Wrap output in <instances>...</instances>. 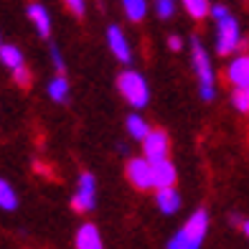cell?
I'll use <instances>...</instances> for the list:
<instances>
[{"label": "cell", "mask_w": 249, "mask_h": 249, "mask_svg": "<svg viewBox=\"0 0 249 249\" xmlns=\"http://www.w3.org/2000/svg\"><path fill=\"white\" fill-rule=\"evenodd\" d=\"M209 231V213L198 209L188 216V221L171 236L168 249H201L203 236Z\"/></svg>", "instance_id": "obj_1"}, {"label": "cell", "mask_w": 249, "mask_h": 249, "mask_svg": "<svg viewBox=\"0 0 249 249\" xmlns=\"http://www.w3.org/2000/svg\"><path fill=\"white\" fill-rule=\"evenodd\" d=\"M117 89L124 97V102L132 105V107H145L148 99H150V87H148V82H145V76L132 71V69L122 71L117 76Z\"/></svg>", "instance_id": "obj_2"}, {"label": "cell", "mask_w": 249, "mask_h": 249, "mask_svg": "<svg viewBox=\"0 0 249 249\" xmlns=\"http://www.w3.org/2000/svg\"><path fill=\"white\" fill-rule=\"evenodd\" d=\"M242 46V31H239V23L236 18L229 16L216 23V51L221 56H229L231 51H236Z\"/></svg>", "instance_id": "obj_3"}, {"label": "cell", "mask_w": 249, "mask_h": 249, "mask_svg": "<svg viewBox=\"0 0 249 249\" xmlns=\"http://www.w3.org/2000/svg\"><path fill=\"white\" fill-rule=\"evenodd\" d=\"M97 203V180L92 173H82L79 176V186H76V194L71 196V206L79 213H87L92 211Z\"/></svg>", "instance_id": "obj_4"}, {"label": "cell", "mask_w": 249, "mask_h": 249, "mask_svg": "<svg viewBox=\"0 0 249 249\" xmlns=\"http://www.w3.org/2000/svg\"><path fill=\"white\" fill-rule=\"evenodd\" d=\"M191 64H194V69L198 74L201 87H213L211 59H209V53H206V49H203V43L198 38H191Z\"/></svg>", "instance_id": "obj_5"}, {"label": "cell", "mask_w": 249, "mask_h": 249, "mask_svg": "<svg viewBox=\"0 0 249 249\" xmlns=\"http://www.w3.org/2000/svg\"><path fill=\"white\" fill-rule=\"evenodd\" d=\"M168 148H171V140L163 130H150V135L142 140V150H145V160L148 163H158L168 158Z\"/></svg>", "instance_id": "obj_6"}, {"label": "cell", "mask_w": 249, "mask_h": 249, "mask_svg": "<svg viewBox=\"0 0 249 249\" xmlns=\"http://www.w3.org/2000/svg\"><path fill=\"white\" fill-rule=\"evenodd\" d=\"M127 178L135 188L140 191H150L153 188V168L145 158H132L127 163Z\"/></svg>", "instance_id": "obj_7"}, {"label": "cell", "mask_w": 249, "mask_h": 249, "mask_svg": "<svg viewBox=\"0 0 249 249\" xmlns=\"http://www.w3.org/2000/svg\"><path fill=\"white\" fill-rule=\"evenodd\" d=\"M226 79H229V84H234L236 89L249 87V53L234 56L231 64L226 66Z\"/></svg>", "instance_id": "obj_8"}, {"label": "cell", "mask_w": 249, "mask_h": 249, "mask_svg": "<svg viewBox=\"0 0 249 249\" xmlns=\"http://www.w3.org/2000/svg\"><path fill=\"white\" fill-rule=\"evenodd\" d=\"M107 43H109V51L115 53V59L122 64H130L132 59V51H130V41L124 38V33L120 26H109L107 28Z\"/></svg>", "instance_id": "obj_9"}, {"label": "cell", "mask_w": 249, "mask_h": 249, "mask_svg": "<svg viewBox=\"0 0 249 249\" xmlns=\"http://www.w3.org/2000/svg\"><path fill=\"white\" fill-rule=\"evenodd\" d=\"M74 247L76 249H105V244H102V234L94 224H82L76 229V236H74Z\"/></svg>", "instance_id": "obj_10"}, {"label": "cell", "mask_w": 249, "mask_h": 249, "mask_svg": "<svg viewBox=\"0 0 249 249\" xmlns=\"http://www.w3.org/2000/svg\"><path fill=\"white\" fill-rule=\"evenodd\" d=\"M150 168H153V188H173V183H176V168H173V163L168 160H158V163H150Z\"/></svg>", "instance_id": "obj_11"}, {"label": "cell", "mask_w": 249, "mask_h": 249, "mask_svg": "<svg viewBox=\"0 0 249 249\" xmlns=\"http://www.w3.org/2000/svg\"><path fill=\"white\" fill-rule=\"evenodd\" d=\"M28 18L33 20V26H36V31L41 33L43 38H49L51 33V18H49V10L43 8L41 3H31L28 5Z\"/></svg>", "instance_id": "obj_12"}, {"label": "cell", "mask_w": 249, "mask_h": 249, "mask_svg": "<svg viewBox=\"0 0 249 249\" xmlns=\"http://www.w3.org/2000/svg\"><path fill=\"white\" fill-rule=\"evenodd\" d=\"M155 203L160 206L163 213H176L180 209V194L176 188H160L155 194Z\"/></svg>", "instance_id": "obj_13"}, {"label": "cell", "mask_w": 249, "mask_h": 249, "mask_svg": "<svg viewBox=\"0 0 249 249\" xmlns=\"http://www.w3.org/2000/svg\"><path fill=\"white\" fill-rule=\"evenodd\" d=\"M49 97H51L53 102H59V105L69 99V79H66L64 74L53 76L51 82H49Z\"/></svg>", "instance_id": "obj_14"}, {"label": "cell", "mask_w": 249, "mask_h": 249, "mask_svg": "<svg viewBox=\"0 0 249 249\" xmlns=\"http://www.w3.org/2000/svg\"><path fill=\"white\" fill-rule=\"evenodd\" d=\"M0 61L13 71L18 66H23V53H20V49L10 46V43H3V46H0Z\"/></svg>", "instance_id": "obj_15"}, {"label": "cell", "mask_w": 249, "mask_h": 249, "mask_svg": "<svg viewBox=\"0 0 249 249\" xmlns=\"http://www.w3.org/2000/svg\"><path fill=\"white\" fill-rule=\"evenodd\" d=\"M127 132H130V138H135V140H145L150 135V124L145 122L140 115H130L127 117Z\"/></svg>", "instance_id": "obj_16"}, {"label": "cell", "mask_w": 249, "mask_h": 249, "mask_svg": "<svg viewBox=\"0 0 249 249\" xmlns=\"http://www.w3.org/2000/svg\"><path fill=\"white\" fill-rule=\"evenodd\" d=\"M122 5H124V13H127V18L132 23H140L145 18V13H148V0H122Z\"/></svg>", "instance_id": "obj_17"}, {"label": "cell", "mask_w": 249, "mask_h": 249, "mask_svg": "<svg viewBox=\"0 0 249 249\" xmlns=\"http://www.w3.org/2000/svg\"><path fill=\"white\" fill-rule=\"evenodd\" d=\"M183 8H186V13L191 18H196V20L206 18L211 13V3H209V0H183Z\"/></svg>", "instance_id": "obj_18"}, {"label": "cell", "mask_w": 249, "mask_h": 249, "mask_svg": "<svg viewBox=\"0 0 249 249\" xmlns=\"http://www.w3.org/2000/svg\"><path fill=\"white\" fill-rule=\"evenodd\" d=\"M18 206V196H16V191L13 186L8 183V180L0 178V209H5V211H13Z\"/></svg>", "instance_id": "obj_19"}, {"label": "cell", "mask_w": 249, "mask_h": 249, "mask_svg": "<svg viewBox=\"0 0 249 249\" xmlns=\"http://www.w3.org/2000/svg\"><path fill=\"white\" fill-rule=\"evenodd\" d=\"M231 105L239 109V112H249V87L247 89H234Z\"/></svg>", "instance_id": "obj_20"}, {"label": "cell", "mask_w": 249, "mask_h": 249, "mask_svg": "<svg viewBox=\"0 0 249 249\" xmlns=\"http://www.w3.org/2000/svg\"><path fill=\"white\" fill-rule=\"evenodd\" d=\"M13 82H16L18 87H23V89L31 87V71H28V66H26V64H23V66H18V69H13Z\"/></svg>", "instance_id": "obj_21"}, {"label": "cell", "mask_w": 249, "mask_h": 249, "mask_svg": "<svg viewBox=\"0 0 249 249\" xmlns=\"http://www.w3.org/2000/svg\"><path fill=\"white\" fill-rule=\"evenodd\" d=\"M176 10V0H155V13L160 18H171Z\"/></svg>", "instance_id": "obj_22"}, {"label": "cell", "mask_w": 249, "mask_h": 249, "mask_svg": "<svg viewBox=\"0 0 249 249\" xmlns=\"http://www.w3.org/2000/svg\"><path fill=\"white\" fill-rule=\"evenodd\" d=\"M64 3H66V8H69L71 16H76V18L84 16V10H87V3H84V0H64Z\"/></svg>", "instance_id": "obj_23"}, {"label": "cell", "mask_w": 249, "mask_h": 249, "mask_svg": "<svg viewBox=\"0 0 249 249\" xmlns=\"http://www.w3.org/2000/svg\"><path fill=\"white\" fill-rule=\"evenodd\" d=\"M229 16L231 13H229V8H226V5H211V18L216 20V23L224 20V18H229Z\"/></svg>", "instance_id": "obj_24"}, {"label": "cell", "mask_w": 249, "mask_h": 249, "mask_svg": "<svg viewBox=\"0 0 249 249\" xmlns=\"http://www.w3.org/2000/svg\"><path fill=\"white\" fill-rule=\"evenodd\" d=\"M51 61H53V66H56V71H64V59H61V53H59V49L56 46H51Z\"/></svg>", "instance_id": "obj_25"}, {"label": "cell", "mask_w": 249, "mask_h": 249, "mask_svg": "<svg viewBox=\"0 0 249 249\" xmlns=\"http://www.w3.org/2000/svg\"><path fill=\"white\" fill-rule=\"evenodd\" d=\"M168 46H171V51H180L183 41H180V36H171V38H168Z\"/></svg>", "instance_id": "obj_26"}, {"label": "cell", "mask_w": 249, "mask_h": 249, "mask_svg": "<svg viewBox=\"0 0 249 249\" xmlns=\"http://www.w3.org/2000/svg\"><path fill=\"white\" fill-rule=\"evenodd\" d=\"M213 94H216V92H213V87H201V99L211 102V99H213Z\"/></svg>", "instance_id": "obj_27"}, {"label": "cell", "mask_w": 249, "mask_h": 249, "mask_svg": "<svg viewBox=\"0 0 249 249\" xmlns=\"http://www.w3.org/2000/svg\"><path fill=\"white\" fill-rule=\"evenodd\" d=\"M242 229H244V234L249 236V221H244V224H242Z\"/></svg>", "instance_id": "obj_28"}, {"label": "cell", "mask_w": 249, "mask_h": 249, "mask_svg": "<svg viewBox=\"0 0 249 249\" xmlns=\"http://www.w3.org/2000/svg\"><path fill=\"white\" fill-rule=\"evenodd\" d=\"M0 46H3V38H0Z\"/></svg>", "instance_id": "obj_29"}]
</instances>
